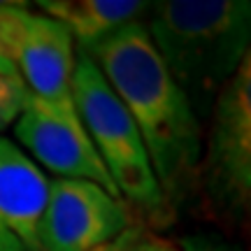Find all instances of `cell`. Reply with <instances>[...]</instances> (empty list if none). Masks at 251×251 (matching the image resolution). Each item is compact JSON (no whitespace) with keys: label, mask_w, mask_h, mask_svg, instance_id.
I'll use <instances>...</instances> for the list:
<instances>
[{"label":"cell","mask_w":251,"mask_h":251,"mask_svg":"<svg viewBox=\"0 0 251 251\" xmlns=\"http://www.w3.org/2000/svg\"><path fill=\"white\" fill-rule=\"evenodd\" d=\"M91 58L137 126L158 186L175 212L198 186L200 119L161 63L142 21H133L100 42Z\"/></svg>","instance_id":"obj_1"},{"label":"cell","mask_w":251,"mask_h":251,"mask_svg":"<svg viewBox=\"0 0 251 251\" xmlns=\"http://www.w3.org/2000/svg\"><path fill=\"white\" fill-rule=\"evenodd\" d=\"M149 12L153 49L202 119L249 56V0H161Z\"/></svg>","instance_id":"obj_2"},{"label":"cell","mask_w":251,"mask_h":251,"mask_svg":"<svg viewBox=\"0 0 251 251\" xmlns=\"http://www.w3.org/2000/svg\"><path fill=\"white\" fill-rule=\"evenodd\" d=\"M72 98L81 128L105 163L119 198L149 224L168 226L175 212L158 186L140 130L100 72L98 63L79 47H75Z\"/></svg>","instance_id":"obj_3"},{"label":"cell","mask_w":251,"mask_h":251,"mask_svg":"<svg viewBox=\"0 0 251 251\" xmlns=\"http://www.w3.org/2000/svg\"><path fill=\"white\" fill-rule=\"evenodd\" d=\"M0 47L19 70L28 93L54 117L81 126L72 98L75 40L47 14L0 2Z\"/></svg>","instance_id":"obj_4"},{"label":"cell","mask_w":251,"mask_h":251,"mask_svg":"<svg viewBox=\"0 0 251 251\" xmlns=\"http://www.w3.org/2000/svg\"><path fill=\"white\" fill-rule=\"evenodd\" d=\"M198 184L226 216L242 219L251 202V56L216 96Z\"/></svg>","instance_id":"obj_5"},{"label":"cell","mask_w":251,"mask_h":251,"mask_svg":"<svg viewBox=\"0 0 251 251\" xmlns=\"http://www.w3.org/2000/svg\"><path fill=\"white\" fill-rule=\"evenodd\" d=\"M135 224L124 200L86 179H49L40 221L42 251H96Z\"/></svg>","instance_id":"obj_6"},{"label":"cell","mask_w":251,"mask_h":251,"mask_svg":"<svg viewBox=\"0 0 251 251\" xmlns=\"http://www.w3.org/2000/svg\"><path fill=\"white\" fill-rule=\"evenodd\" d=\"M14 135L37 161L61 179H86L119 198V191L81 126H70L47 112L33 96L14 124ZM121 200V198H119Z\"/></svg>","instance_id":"obj_7"},{"label":"cell","mask_w":251,"mask_h":251,"mask_svg":"<svg viewBox=\"0 0 251 251\" xmlns=\"http://www.w3.org/2000/svg\"><path fill=\"white\" fill-rule=\"evenodd\" d=\"M49 200V179L14 142L0 137V224L24 244L40 249V221Z\"/></svg>","instance_id":"obj_8"},{"label":"cell","mask_w":251,"mask_h":251,"mask_svg":"<svg viewBox=\"0 0 251 251\" xmlns=\"http://www.w3.org/2000/svg\"><path fill=\"white\" fill-rule=\"evenodd\" d=\"M37 7L58 21L79 49L93 51L100 42L149 12L144 0H42Z\"/></svg>","instance_id":"obj_9"},{"label":"cell","mask_w":251,"mask_h":251,"mask_svg":"<svg viewBox=\"0 0 251 251\" xmlns=\"http://www.w3.org/2000/svg\"><path fill=\"white\" fill-rule=\"evenodd\" d=\"M30 93L21 79H9L0 75V133L17 124L21 112L26 109Z\"/></svg>","instance_id":"obj_10"},{"label":"cell","mask_w":251,"mask_h":251,"mask_svg":"<svg viewBox=\"0 0 251 251\" xmlns=\"http://www.w3.org/2000/svg\"><path fill=\"white\" fill-rule=\"evenodd\" d=\"M119 251H179V247H175L163 237L147 233L142 226L133 224L124 233V242H121Z\"/></svg>","instance_id":"obj_11"},{"label":"cell","mask_w":251,"mask_h":251,"mask_svg":"<svg viewBox=\"0 0 251 251\" xmlns=\"http://www.w3.org/2000/svg\"><path fill=\"white\" fill-rule=\"evenodd\" d=\"M179 247H181L179 251H233L230 247H226L224 242H219L214 237H205V235L184 237Z\"/></svg>","instance_id":"obj_12"},{"label":"cell","mask_w":251,"mask_h":251,"mask_svg":"<svg viewBox=\"0 0 251 251\" xmlns=\"http://www.w3.org/2000/svg\"><path fill=\"white\" fill-rule=\"evenodd\" d=\"M0 251H26L24 249V244L19 242L17 237L9 233L2 224H0Z\"/></svg>","instance_id":"obj_13"},{"label":"cell","mask_w":251,"mask_h":251,"mask_svg":"<svg viewBox=\"0 0 251 251\" xmlns=\"http://www.w3.org/2000/svg\"><path fill=\"white\" fill-rule=\"evenodd\" d=\"M0 75H2V77H9V79H21V77H19V70L14 68V63L9 61V56L2 51V47H0Z\"/></svg>","instance_id":"obj_14"},{"label":"cell","mask_w":251,"mask_h":251,"mask_svg":"<svg viewBox=\"0 0 251 251\" xmlns=\"http://www.w3.org/2000/svg\"><path fill=\"white\" fill-rule=\"evenodd\" d=\"M124 233H126V230H124ZM124 233L119 235L117 240H112V242H107L105 247H98L96 251H119V247H121V242H124Z\"/></svg>","instance_id":"obj_15"}]
</instances>
